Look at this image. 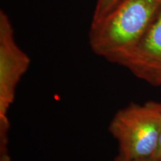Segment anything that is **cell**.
<instances>
[{
    "label": "cell",
    "instance_id": "cell-3",
    "mask_svg": "<svg viewBox=\"0 0 161 161\" xmlns=\"http://www.w3.org/2000/svg\"><path fill=\"white\" fill-rule=\"evenodd\" d=\"M31 60L16 43L8 17L0 12V150L8 149L10 129L8 117L20 79Z\"/></svg>",
    "mask_w": 161,
    "mask_h": 161
},
{
    "label": "cell",
    "instance_id": "cell-8",
    "mask_svg": "<svg viewBox=\"0 0 161 161\" xmlns=\"http://www.w3.org/2000/svg\"><path fill=\"white\" fill-rule=\"evenodd\" d=\"M143 161H161V160H158V159L152 158H149V159H148V160H143Z\"/></svg>",
    "mask_w": 161,
    "mask_h": 161
},
{
    "label": "cell",
    "instance_id": "cell-2",
    "mask_svg": "<svg viewBox=\"0 0 161 161\" xmlns=\"http://www.w3.org/2000/svg\"><path fill=\"white\" fill-rule=\"evenodd\" d=\"M161 127V102L132 103L116 112L109 125L117 141L115 161H143L152 158L158 148Z\"/></svg>",
    "mask_w": 161,
    "mask_h": 161
},
{
    "label": "cell",
    "instance_id": "cell-1",
    "mask_svg": "<svg viewBox=\"0 0 161 161\" xmlns=\"http://www.w3.org/2000/svg\"><path fill=\"white\" fill-rule=\"evenodd\" d=\"M160 8L161 0H120L103 19L91 24L89 41L92 52L119 64Z\"/></svg>",
    "mask_w": 161,
    "mask_h": 161
},
{
    "label": "cell",
    "instance_id": "cell-6",
    "mask_svg": "<svg viewBox=\"0 0 161 161\" xmlns=\"http://www.w3.org/2000/svg\"><path fill=\"white\" fill-rule=\"evenodd\" d=\"M153 158L158 159L159 160H161V127H160V136H159L158 148H157L156 152Z\"/></svg>",
    "mask_w": 161,
    "mask_h": 161
},
{
    "label": "cell",
    "instance_id": "cell-4",
    "mask_svg": "<svg viewBox=\"0 0 161 161\" xmlns=\"http://www.w3.org/2000/svg\"><path fill=\"white\" fill-rule=\"evenodd\" d=\"M136 77L161 86V8L134 47L119 63Z\"/></svg>",
    "mask_w": 161,
    "mask_h": 161
},
{
    "label": "cell",
    "instance_id": "cell-7",
    "mask_svg": "<svg viewBox=\"0 0 161 161\" xmlns=\"http://www.w3.org/2000/svg\"><path fill=\"white\" fill-rule=\"evenodd\" d=\"M0 161H11L8 150L0 151Z\"/></svg>",
    "mask_w": 161,
    "mask_h": 161
},
{
    "label": "cell",
    "instance_id": "cell-5",
    "mask_svg": "<svg viewBox=\"0 0 161 161\" xmlns=\"http://www.w3.org/2000/svg\"><path fill=\"white\" fill-rule=\"evenodd\" d=\"M119 1L120 0H97L91 24H95L103 19Z\"/></svg>",
    "mask_w": 161,
    "mask_h": 161
}]
</instances>
